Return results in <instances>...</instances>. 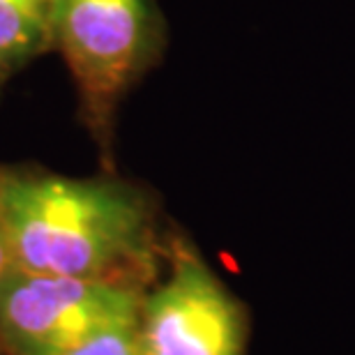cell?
I'll list each match as a JSON object with an SVG mask.
<instances>
[{"label": "cell", "instance_id": "6da1fadb", "mask_svg": "<svg viewBox=\"0 0 355 355\" xmlns=\"http://www.w3.org/2000/svg\"><path fill=\"white\" fill-rule=\"evenodd\" d=\"M0 224L12 263L31 272L148 288L164 266L166 229L150 189L0 166Z\"/></svg>", "mask_w": 355, "mask_h": 355}, {"label": "cell", "instance_id": "7a4b0ae2", "mask_svg": "<svg viewBox=\"0 0 355 355\" xmlns=\"http://www.w3.org/2000/svg\"><path fill=\"white\" fill-rule=\"evenodd\" d=\"M164 44L155 0H55L53 49L74 76L83 123L104 162L113 159L120 99L159 60Z\"/></svg>", "mask_w": 355, "mask_h": 355}, {"label": "cell", "instance_id": "3957f363", "mask_svg": "<svg viewBox=\"0 0 355 355\" xmlns=\"http://www.w3.org/2000/svg\"><path fill=\"white\" fill-rule=\"evenodd\" d=\"M141 355H247L250 307L184 233H166L164 266L137 314Z\"/></svg>", "mask_w": 355, "mask_h": 355}, {"label": "cell", "instance_id": "277c9868", "mask_svg": "<svg viewBox=\"0 0 355 355\" xmlns=\"http://www.w3.org/2000/svg\"><path fill=\"white\" fill-rule=\"evenodd\" d=\"M144 291L12 263L0 279V355H67L97 332L137 321Z\"/></svg>", "mask_w": 355, "mask_h": 355}, {"label": "cell", "instance_id": "5b68a950", "mask_svg": "<svg viewBox=\"0 0 355 355\" xmlns=\"http://www.w3.org/2000/svg\"><path fill=\"white\" fill-rule=\"evenodd\" d=\"M55 0H0V65L17 69L53 49Z\"/></svg>", "mask_w": 355, "mask_h": 355}, {"label": "cell", "instance_id": "8992f818", "mask_svg": "<svg viewBox=\"0 0 355 355\" xmlns=\"http://www.w3.org/2000/svg\"><path fill=\"white\" fill-rule=\"evenodd\" d=\"M134 325H137V321L106 328L97 332L95 337H90L88 342L76 346L67 355H141Z\"/></svg>", "mask_w": 355, "mask_h": 355}, {"label": "cell", "instance_id": "52a82bcc", "mask_svg": "<svg viewBox=\"0 0 355 355\" xmlns=\"http://www.w3.org/2000/svg\"><path fill=\"white\" fill-rule=\"evenodd\" d=\"M10 266H12V252H10V245H7L3 224H0V279H3V275L7 272Z\"/></svg>", "mask_w": 355, "mask_h": 355}, {"label": "cell", "instance_id": "ba28073f", "mask_svg": "<svg viewBox=\"0 0 355 355\" xmlns=\"http://www.w3.org/2000/svg\"><path fill=\"white\" fill-rule=\"evenodd\" d=\"M7 74H10V69L0 65V86H3V81H5V76H7Z\"/></svg>", "mask_w": 355, "mask_h": 355}]
</instances>
